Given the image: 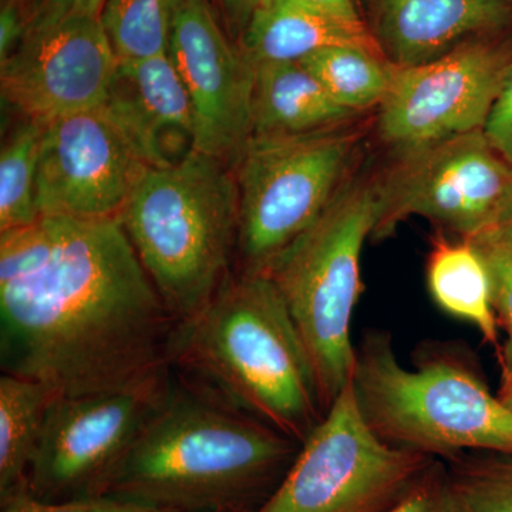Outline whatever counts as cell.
<instances>
[{"instance_id": "obj_10", "label": "cell", "mask_w": 512, "mask_h": 512, "mask_svg": "<svg viewBox=\"0 0 512 512\" xmlns=\"http://www.w3.org/2000/svg\"><path fill=\"white\" fill-rule=\"evenodd\" d=\"M170 377L171 370L133 389L57 397L30 470L29 493L52 503L106 493Z\"/></svg>"}, {"instance_id": "obj_29", "label": "cell", "mask_w": 512, "mask_h": 512, "mask_svg": "<svg viewBox=\"0 0 512 512\" xmlns=\"http://www.w3.org/2000/svg\"><path fill=\"white\" fill-rule=\"evenodd\" d=\"M106 0H39L30 13L28 28L83 12H103Z\"/></svg>"}, {"instance_id": "obj_11", "label": "cell", "mask_w": 512, "mask_h": 512, "mask_svg": "<svg viewBox=\"0 0 512 512\" xmlns=\"http://www.w3.org/2000/svg\"><path fill=\"white\" fill-rule=\"evenodd\" d=\"M512 56L470 40L446 55L397 67L377 109V134L397 156L484 130Z\"/></svg>"}, {"instance_id": "obj_5", "label": "cell", "mask_w": 512, "mask_h": 512, "mask_svg": "<svg viewBox=\"0 0 512 512\" xmlns=\"http://www.w3.org/2000/svg\"><path fill=\"white\" fill-rule=\"evenodd\" d=\"M352 383L367 424L393 446L429 456L485 450L512 457V410L463 357L436 353L407 369L389 333L376 330L356 349Z\"/></svg>"}, {"instance_id": "obj_2", "label": "cell", "mask_w": 512, "mask_h": 512, "mask_svg": "<svg viewBox=\"0 0 512 512\" xmlns=\"http://www.w3.org/2000/svg\"><path fill=\"white\" fill-rule=\"evenodd\" d=\"M299 446L171 369L167 392L104 494L178 512H255Z\"/></svg>"}, {"instance_id": "obj_22", "label": "cell", "mask_w": 512, "mask_h": 512, "mask_svg": "<svg viewBox=\"0 0 512 512\" xmlns=\"http://www.w3.org/2000/svg\"><path fill=\"white\" fill-rule=\"evenodd\" d=\"M39 121L23 119L6 137L0 153V234L39 220L36 181L42 150Z\"/></svg>"}, {"instance_id": "obj_14", "label": "cell", "mask_w": 512, "mask_h": 512, "mask_svg": "<svg viewBox=\"0 0 512 512\" xmlns=\"http://www.w3.org/2000/svg\"><path fill=\"white\" fill-rule=\"evenodd\" d=\"M168 55L194 107L195 150L235 161L252 136L255 67L210 0H175Z\"/></svg>"}, {"instance_id": "obj_6", "label": "cell", "mask_w": 512, "mask_h": 512, "mask_svg": "<svg viewBox=\"0 0 512 512\" xmlns=\"http://www.w3.org/2000/svg\"><path fill=\"white\" fill-rule=\"evenodd\" d=\"M379 218V184L348 183L261 274L271 278L311 356L323 410L352 382L353 312L362 295L363 245Z\"/></svg>"}, {"instance_id": "obj_31", "label": "cell", "mask_w": 512, "mask_h": 512, "mask_svg": "<svg viewBox=\"0 0 512 512\" xmlns=\"http://www.w3.org/2000/svg\"><path fill=\"white\" fill-rule=\"evenodd\" d=\"M477 238H487L507 249L512 254V187L505 198L503 207L495 218L493 227ZM476 239V238H474Z\"/></svg>"}, {"instance_id": "obj_26", "label": "cell", "mask_w": 512, "mask_h": 512, "mask_svg": "<svg viewBox=\"0 0 512 512\" xmlns=\"http://www.w3.org/2000/svg\"><path fill=\"white\" fill-rule=\"evenodd\" d=\"M0 512H178L103 494L67 501H42L28 490L0 501Z\"/></svg>"}, {"instance_id": "obj_12", "label": "cell", "mask_w": 512, "mask_h": 512, "mask_svg": "<svg viewBox=\"0 0 512 512\" xmlns=\"http://www.w3.org/2000/svg\"><path fill=\"white\" fill-rule=\"evenodd\" d=\"M150 170L106 107L50 120L36 181L40 217L119 218Z\"/></svg>"}, {"instance_id": "obj_18", "label": "cell", "mask_w": 512, "mask_h": 512, "mask_svg": "<svg viewBox=\"0 0 512 512\" xmlns=\"http://www.w3.org/2000/svg\"><path fill=\"white\" fill-rule=\"evenodd\" d=\"M252 136L288 137L345 126L339 106L299 62L255 64Z\"/></svg>"}, {"instance_id": "obj_27", "label": "cell", "mask_w": 512, "mask_h": 512, "mask_svg": "<svg viewBox=\"0 0 512 512\" xmlns=\"http://www.w3.org/2000/svg\"><path fill=\"white\" fill-rule=\"evenodd\" d=\"M485 136L512 168V62L484 127Z\"/></svg>"}, {"instance_id": "obj_34", "label": "cell", "mask_w": 512, "mask_h": 512, "mask_svg": "<svg viewBox=\"0 0 512 512\" xmlns=\"http://www.w3.org/2000/svg\"><path fill=\"white\" fill-rule=\"evenodd\" d=\"M271 2V0H261V5H265V3ZM259 5V6H261Z\"/></svg>"}, {"instance_id": "obj_21", "label": "cell", "mask_w": 512, "mask_h": 512, "mask_svg": "<svg viewBox=\"0 0 512 512\" xmlns=\"http://www.w3.org/2000/svg\"><path fill=\"white\" fill-rule=\"evenodd\" d=\"M299 63L339 106L353 114L379 107L396 73V66L383 53L357 46L326 47Z\"/></svg>"}, {"instance_id": "obj_33", "label": "cell", "mask_w": 512, "mask_h": 512, "mask_svg": "<svg viewBox=\"0 0 512 512\" xmlns=\"http://www.w3.org/2000/svg\"><path fill=\"white\" fill-rule=\"evenodd\" d=\"M500 397L505 406L512 410V379H503V386H501Z\"/></svg>"}, {"instance_id": "obj_28", "label": "cell", "mask_w": 512, "mask_h": 512, "mask_svg": "<svg viewBox=\"0 0 512 512\" xmlns=\"http://www.w3.org/2000/svg\"><path fill=\"white\" fill-rule=\"evenodd\" d=\"M446 476L431 466L419 484L389 512H447Z\"/></svg>"}, {"instance_id": "obj_24", "label": "cell", "mask_w": 512, "mask_h": 512, "mask_svg": "<svg viewBox=\"0 0 512 512\" xmlns=\"http://www.w3.org/2000/svg\"><path fill=\"white\" fill-rule=\"evenodd\" d=\"M447 512H512V458L464 464L446 478Z\"/></svg>"}, {"instance_id": "obj_25", "label": "cell", "mask_w": 512, "mask_h": 512, "mask_svg": "<svg viewBox=\"0 0 512 512\" xmlns=\"http://www.w3.org/2000/svg\"><path fill=\"white\" fill-rule=\"evenodd\" d=\"M470 241L474 242L483 255L490 272L495 315L507 333L500 355L503 379H512V254L487 238Z\"/></svg>"}, {"instance_id": "obj_30", "label": "cell", "mask_w": 512, "mask_h": 512, "mask_svg": "<svg viewBox=\"0 0 512 512\" xmlns=\"http://www.w3.org/2000/svg\"><path fill=\"white\" fill-rule=\"evenodd\" d=\"M215 3L229 39L239 45L252 16L261 5V0H215Z\"/></svg>"}, {"instance_id": "obj_7", "label": "cell", "mask_w": 512, "mask_h": 512, "mask_svg": "<svg viewBox=\"0 0 512 512\" xmlns=\"http://www.w3.org/2000/svg\"><path fill=\"white\" fill-rule=\"evenodd\" d=\"M360 134L345 126L251 137L235 158L241 272H264L348 184Z\"/></svg>"}, {"instance_id": "obj_9", "label": "cell", "mask_w": 512, "mask_h": 512, "mask_svg": "<svg viewBox=\"0 0 512 512\" xmlns=\"http://www.w3.org/2000/svg\"><path fill=\"white\" fill-rule=\"evenodd\" d=\"M377 184L372 238L390 237L400 222L421 217L474 239L493 227L512 187V168L478 130L399 156Z\"/></svg>"}, {"instance_id": "obj_4", "label": "cell", "mask_w": 512, "mask_h": 512, "mask_svg": "<svg viewBox=\"0 0 512 512\" xmlns=\"http://www.w3.org/2000/svg\"><path fill=\"white\" fill-rule=\"evenodd\" d=\"M224 161L194 150L150 168L119 221L168 311L187 320L227 282L237 254L238 188Z\"/></svg>"}, {"instance_id": "obj_32", "label": "cell", "mask_w": 512, "mask_h": 512, "mask_svg": "<svg viewBox=\"0 0 512 512\" xmlns=\"http://www.w3.org/2000/svg\"><path fill=\"white\" fill-rule=\"evenodd\" d=\"M312 6L355 26H365L357 13L353 0H305Z\"/></svg>"}, {"instance_id": "obj_15", "label": "cell", "mask_w": 512, "mask_h": 512, "mask_svg": "<svg viewBox=\"0 0 512 512\" xmlns=\"http://www.w3.org/2000/svg\"><path fill=\"white\" fill-rule=\"evenodd\" d=\"M103 106L150 168L195 150L194 107L168 53L119 62Z\"/></svg>"}, {"instance_id": "obj_19", "label": "cell", "mask_w": 512, "mask_h": 512, "mask_svg": "<svg viewBox=\"0 0 512 512\" xmlns=\"http://www.w3.org/2000/svg\"><path fill=\"white\" fill-rule=\"evenodd\" d=\"M427 285L431 298L444 312L470 322L485 342L497 345L490 272L473 241H453L440 231L427 258Z\"/></svg>"}, {"instance_id": "obj_20", "label": "cell", "mask_w": 512, "mask_h": 512, "mask_svg": "<svg viewBox=\"0 0 512 512\" xmlns=\"http://www.w3.org/2000/svg\"><path fill=\"white\" fill-rule=\"evenodd\" d=\"M57 394L45 383L0 377V501L28 490L37 448Z\"/></svg>"}, {"instance_id": "obj_35", "label": "cell", "mask_w": 512, "mask_h": 512, "mask_svg": "<svg viewBox=\"0 0 512 512\" xmlns=\"http://www.w3.org/2000/svg\"><path fill=\"white\" fill-rule=\"evenodd\" d=\"M221 512H232V511H221Z\"/></svg>"}, {"instance_id": "obj_8", "label": "cell", "mask_w": 512, "mask_h": 512, "mask_svg": "<svg viewBox=\"0 0 512 512\" xmlns=\"http://www.w3.org/2000/svg\"><path fill=\"white\" fill-rule=\"evenodd\" d=\"M431 466L429 454L377 436L350 382L255 512H389Z\"/></svg>"}, {"instance_id": "obj_3", "label": "cell", "mask_w": 512, "mask_h": 512, "mask_svg": "<svg viewBox=\"0 0 512 512\" xmlns=\"http://www.w3.org/2000/svg\"><path fill=\"white\" fill-rule=\"evenodd\" d=\"M171 369L302 444L325 416L311 356L265 274L231 275L181 320Z\"/></svg>"}, {"instance_id": "obj_13", "label": "cell", "mask_w": 512, "mask_h": 512, "mask_svg": "<svg viewBox=\"0 0 512 512\" xmlns=\"http://www.w3.org/2000/svg\"><path fill=\"white\" fill-rule=\"evenodd\" d=\"M117 64L101 12L30 26L0 63L2 100L23 119L43 124L94 109L106 100Z\"/></svg>"}, {"instance_id": "obj_16", "label": "cell", "mask_w": 512, "mask_h": 512, "mask_svg": "<svg viewBox=\"0 0 512 512\" xmlns=\"http://www.w3.org/2000/svg\"><path fill=\"white\" fill-rule=\"evenodd\" d=\"M375 39L397 67L446 55L512 23V0H367Z\"/></svg>"}, {"instance_id": "obj_23", "label": "cell", "mask_w": 512, "mask_h": 512, "mask_svg": "<svg viewBox=\"0 0 512 512\" xmlns=\"http://www.w3.org/2000/svg\"><path fill=\"white\" fill-rule=\"evenodd\" d=\"M175 0H106L101 20L119 62L168 53Z\"/></svg>"}, {"instance_id": "obj_17", "label": "cell", "mask_w": 512, "mask_h": 512, "mask_svg": "<svg viewBox=\"0 0 512 512\" xmlns=\"http://www.w3.org/2000/svg\"><path fill=\"white\" fill-rule=\"evenodd\" d=\"M252 64L301 62L332 46H357L382 52L366 26H355L305 0H271L259 6L241 42Z\"/></svg>"}, {"instance_id": "obj_1", "label": "cell", "mask_w": 512, "mask_h": 512, "mask_svg": "<svg viewBox=\"0 0 512 512\" xmlns=\"http://www.w3.org/2000/svg\"><path fill=\"white\" fill-rule=\"evenodd\" d=\"M180 320L119 218L39 217L0 234V365L59 397L167 375Z\"/></svg>"}]
</instances>
